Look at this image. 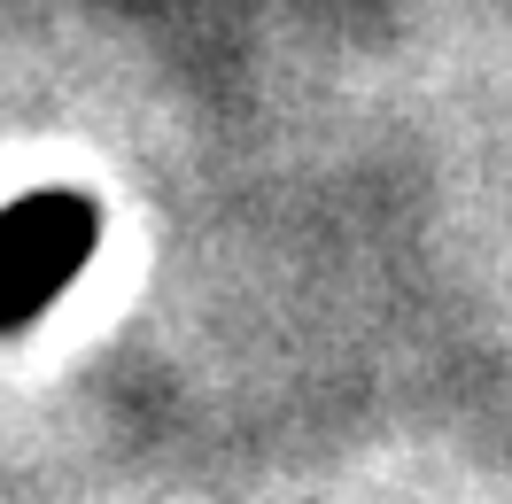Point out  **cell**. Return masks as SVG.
<instances>
[{
    "instance_id": "6da1fadb",
    "label": "cell",
    "mask_w": 512,
    "mask_h": 504,
    "mask_svg": "<svg viewBox=\"0 0 512 504\" xmlns=\"http://www.w3.org/2000/svg\"><path fill=\"white\" fill-rule=\"evenodd\" d=\"M101 202L78 187H39L0 210V334H24L47 318L86 264L101 256Z\"/></svg>"
}]
</instances>
